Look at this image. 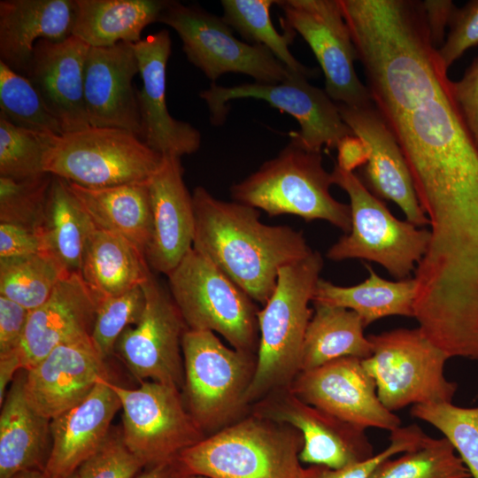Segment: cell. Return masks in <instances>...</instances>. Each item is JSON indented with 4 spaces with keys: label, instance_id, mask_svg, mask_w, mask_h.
Listing matches in <instances>:
<instances>
[{
    "label": "cell",
    "instance_id": "obj_1",
    "mask_svg": "<svg viewBox=\"0 0 478 478\" xmlns=\"http://www.w3.org/2000/svg\"><path fill=\"white\" fill-rule=\"evenodd\" d=\"M192 198L193 248L263 305L275 289L279 270L312 251L302 232L261 222L258 209L217 199L201 186Z\"/></svg>",
    "mask_w": 478,
    "mask_h": 478
},
{
    "label": "cell",
    "instance_id": "obj_2",
    "mask_svg": "<svg viewBox=\"0 0 478 478\" xmlns=\"http://www.w3.org/2000/svg\"><path fill=\"white\" fill-rule=\"evenodd\" d=\"M322 267L320 253L312 250L279 270L274 292L258 312V358L245 404L290 384L300 372L303 342L313 313L309 304Z\"/></svg>",
    "mask_w": 478,
    "mask_h": 478
},
{
    "label": "cell",
    "instance_id": "obj_3",
    "mask_svg": "<svg viewBox=\"0 0 478 478\" xmlns=\"http://www.w3.org/2000/svg\"><path fill=\"white\" fill-rule=\"evenodd\" d=\"M300 431L256 414L204 437L178 457L185 473L213 478H299Z\"/></svg>",
    "mask_w": 478,
    "mask_h": 478
},
{
    "label": "cell",
    "instance_id": "obj_4",
    "mask_svg": "<svg viewBox=\"0 0 478 478\" xmlns=\"http://www.w3.org/2000/svg\"><path fill=\"white\" fill-rule=\"evenodd\" d=\"M331 173L321 152L309 151L291 141L277 157L230 188L234 201L263 210L269 216L293 214L306 221L322 220L346 234L351 228L350 204L329 192Z\"/></svg>",
    "mask_w": 478,
    "mask_h": 478
},
{
    "label": "cell",
    "instance_id": "obj_5",
    "mask_svg": "<svg viewBox=\"0 0 478 478\" xmlns=\"http://www.w3.org/2000/svg\"><path fill=\"white\" fill-rule=\"evenodd\" d=\"M167 277L188 329L217 332L240 351L258 348L257 305L204 255L192 247Z\"/></svg>",
    "mask_w": 478,
    "mask_h": 478
},
{
    "label": "cell",
    "instance_id": "obj_6",
    "mask_svg": "<svg viewBox=\"0 0 478 478\" xmlns=\"http://www.w3.org/2000/svg\"><path fill=\"white\" fill-rule=\"evenodd\" d=\"M162 158L132 132L89 126L55 135L43 171L83 187L104 188L146 182Z\"/></svg>",
    "mask_w": 478,
    "mask_h": 478
},
{
    "label": "cell",
    "instance_id": "obj_7",
    "mask_svg": "<svg viewBox=\"0 0 478 478\" xmlns=\"http://www.w3.org/2000/svg\"><path fill=\"white\" fill-rule=\"evenodd\" d=\"M331 177L350 197L351 228L328 249L327 258L376 262L397 280L405 279L427 251L429 230L397 219L354 173L335 164Z\"/></svg>",
    "mask_w": 478,
    "mask_h": 478
},
{
    "label": "cell",
    "instance_id": "obj_8",
    "mask_svg": "<svg viewBox=\"0 0 478 478\" xmlns=\"http://www.w3.org/2000/svg\"><path fill=\"white\" fill-rule=\"evenodd\" d=\"M372 355L362 364L376 384L382 404L390 412L410 405L451 403L457 384L443 374L450 358L417 328L369 335Z\"/></svg>",
    "mask_w": 478,
    "mask_h": 478
},
{
    "label": "cell",
    "instance_id": "obj_9",
    "mask_svg": "<svg viewBox=\"0 0 478 478\" xmlns=\"http://www.w3.org/2000/svg\"><path fill=\"white\" fill-rule=\"evenodd\" d=\"M181 351L187 408L204 431L217 428L245 405L257 358L227 347L208 330L187 329Z\"/></svg>",
    "mask_w": 478,
    "mask_h": 478
},
{
    "label": "cell",
    "instance_id": "obj_10",
    "mask_svg": "<svg viewBox=\"0 0 478 478\" xmlns=\"http://www.w3.org/2000/svg\"><path fill=\"white\" fill-rule=\"evenodd\" d=\"M158 21L176 31L188 60L212 82L235 73L275 84L294 73L266 47L237 39L223 19L199 6L167 0Z\"/></svg>",
    "mask_w": 478,
    "mask_h": 478
},
{
    "label": "cell",
    "instance_id": "obj_11",
    "mask_svg": "<svg viewBox=\"0 0 478 478\" xmlns=\"http://www.w3.org/2000/svg\"><path fill=\"white\" fill-rule=\"evenodd\" d=\"M122 409V436L145 467L178 459L204 438L180 389L152 381L127 389L110 381Z\"/></svg>",
    "mask_w": 478,
    "mask_h": 478
},
{
    "label": "cell",
    "instance_id": "obj_12",
    "mask_svg": "<svg viewBox=\"0 0 478 478\" xmlns=\"http://www.w3.org/2000/svg\"><path fill=\"white\" fill-rule=\"evenodd\" d=\"M307 80L302 74L292 73L286 81L275 84L253 82L223 87L212 82L199 96L205 101L214 126L224 124L228 101L255 98L266 101L297 120L300 129L289 133L292 143L313 152H321L322 147L335 149L341 139L353 133L325 89L312 85Z\"/></svg>",
    "mask_w": 478,
    "mask_h": 478
},
{
    "label": "cell",
    "instance_id": "obj_13",
    "mask_svg": "<svg viewBox=\"0 0 478 478\" xmlns=\"http://www.w3.org/2000/svg\"><path fill=\"white\" fill-rule=\"evenodd\" d=\"M284 30L298 33L312 49L325 76V91L336 104H373L358 79L357 52L338 0H281Z\"/></svg>",
    "mask_w": 478,
    "mask_h": 478
},
{
    "label": "cell",
    "instance_id": "obj_14",
    "mask_svg": "<svg viewBox=\"0 0 478 478\" xmlns=\"http://www.w3.org/2000/svg\"><path fill=\"white\" fill-rule=\"evenodd\" d=\"M142 289L145 297L142 316L124 330L115 352L139 382L152 381L181 390L184 386L181 338L188 328L172 297L152 274Z\"/></svg>",
    "mask_w": 478,
    "mask_h": 478
},
{
    "label": "cell",
    "instance_id": "obj_15",
    "mask_svg": "<svg viewBox=\"0 0 478 478\" xmlns=\"http://www.w3.org/2000/svg\"><path fill=\"white\" fill-rule=\"evenodd\" d=\"M289 390L305 403L364 429L392 431L400 419L380 401L376 384L362 359L344 357L302 371Z\"/></svg>",
    "mask_w": 478,
    "mask_h": 478
},
{
    "label": "cell",
    "instance_id": "obj_16",
    "mask_svg": "<svg viewBox=\"0 0 478 478\" xmlns=\"http://www.w3.org/2000/svg\"><path fill=\"white\" fill-rule=\"evenodd\" d=\"M142 88L136 90L140 113V138L162 156L195 153L201 145L200 132L189 123L174 119L166 101V66L171 54V38L162 29L135 43Z\"/></svg>",
    "mask_w": 478,
    "mask_h": 478
},
{
    "label": "cell",
    "instance_id": "obj_17",
    "mask_svg": "<svg viewBox=\"0 0 478 478\" xmlns=\"http://www.w3.org/2000/svg\"><path fill=\"white\" fill-rule=\"evenodd\" d=\"M91 337L61 344L25 370L24 393L30 406L51 420L80 404L102 379H109Z\"/></svg>",
    "mask_w": 478,
    "mask_h": 478
},
{
    "label": "cell",
    "instance_id": "obj_18",
    "mask_svg": "<svg viewBox=\"0 0 478 478\" xmlns=\"http://www.w3.org/2000/svg\"><path fill=\"white\" fill-rule=\"evenodd\" d=\"M336 104L342 120L368 149L361 180L366 187L377 197L397 204L406 220L416 227L429 225L403 152L374 103L364 106Z\"/></svg>",
    "mask_w": 478,
    "mask_h": 478
},
{
    "label": "cell",
    "instance_id": "obj_19",
    "mask_svg": "<svg viewBox=\"0 0 478 478\" xmlns=\"http://www.w3.org/2000/svg\"><path fill=\"white\" fill-rule=\"evenodd\" d=\"M139 63L132 43L90 47L85 66L84 99L89 126L141 133L133 80Z\"/></svg>",
    "mask_w": 478,
    "mask_h": 478
},
{
    "label": "cell",
    "instance_id": "obj_20",
    "mask_svg": "<svg viewBox=\"0 0 478 478\" xmlns=\"http://www.w3.org/2000/svg\"><path fill=\"white\" fill-rule=\"evenodd\" d=\"M98 299L80 273H69L50 297L30 311L17 350L23 369L39 363L58 346L91 337Z\"/></svg>",
    "mask_w": 478,
    "mask_h": 478
},
{
    "label": "cell",
    "instance_id": "obj_21",
    "mask_svg": "<svg viewBox=\"0 0 478 478\" xmlns=\"http://www.w3.org/2000/svg\"><path fill=\"white\" fill-rule=\"evenodd\" d=\"M89 48L73 35L61 42L40 40L24 74L64 133L89 127L84 99L85 66Z\"/></svg>",
    "mask_w": 478,
    "mask_h": 478
},
{
    "label": "cell",
    "instance_id": "obj_22",
    "mask_svg": "<svg viewBox=\"0 0 478 478\" xmlns=\"http://www.w3.org/2000/svg\"><path fill=\"white\" fill-rule=\"evenodd\" d=\"M274 403L264 416L300 431V461L339 469L375 455L364 428L305 403L289 389Z\"/></svg>",
    "mask_w": 478,
    "mask_h": 478
},
{
    "label": "cell",
    "instance_id": "obj_23",
    "mask_svg": "<svg viewBox=\"0 0 478 478\" xmlns=\"http://www.w3.org/2000/svg\"><path fill=\"white\" fill-rule=\"evenodd\" d=\"M148 185L152 235L146 259L154 270L168 275L193 247L195 232L193 198L184 183L181 158L163 156Z\"/></svg>",
    "mask_w": 478,
    "mask_h": 478
},
{
    "label": "cell",
    "instance_id": "obj_24",
    "mask_svg": "<svg viewBox=\"0 0 478 478\" xmlns=\"http://www.w3.org/2000/svg\"><path fill=\"white\" fill-rule=\"evenodd\" d=\"M120 409L110 379H102L84 400L52 419L46 478H66L75 473L105 440Z\"/></svg>",
    "mask_w": 478,
    "mask_h": 478
},
{
    "label": "cell",
    "instance_id": "obj_25",
    "mask_svg": "<svg viewBox=\"0 0 478 478\" xmlns=\"http://www.w3.org/2000/svg\"><path fill=\"white\" fill-rule=\"evenodd\" d=\"M74 0H1L0 61L24 75L40 40L72 35Z\"/></svg>",
    "mask_w": 478,
    "mask_h": 478
},
{
    "label": "cell",
    "instance_id": "obj_26",
    "mask_svg": "<svg viewBox=\"0 0 478 478\" xmlns=\"http://www.w3.org/2000/svg\"><path fill=\"white\" fill-rule=\"evenodd\" d=\"M25 370L15 376L0 414V478L30 469L44 471L50 450V420L37 413L24 393Z\"/></svg>",
    "mask_w": 478,
    "mask_h": 478
},
{
    "label": "cell",
    "instance_id": "obj_27",
    "mask_svg": "<svg viewBox=\"0 0 478 478\" xmlns=\"http://www.w3.org/2000/svg\"><path fill=\"white\" fill-rule=\"evenodd\" d=\"M66 183L96 227L126 238L146 254L152 235L148 181L104 188Z\"/></svg>",
    "mask_w": 478,
    "mask_h": 478
},
{
    "label": "cell",
    "instance_id": "obj_28",
    "mask_svg": "<svg viewBox=\"0 0 478 478\" xmlns=\"http://www.w3.org/2000/svg\"><path fill=\"white\" fill-rule=\"evenodd\" d=\"M80 274L100 300L141 287L151 272L145 254L138 247L93 225Z\"/></svg>",
    "mask_w": 478,
    "mask_h": 478
},
{
    "label": "cell",
    "instance_id": "obj_29",
    "mask_svg": "<svg viewBox=\"0 0 478 478\" xmlns=\"http://www.w3.org/2000/svg\"><path fill=\"white\" fill-rule=\"evenodd\" d=\"M72 35L89 47L135 43L143 30L156 22L167 0H74Z\"/></svg>",
    "mask_w": 478,
    "mask_h": 478
},
{
    "label": "cell",
    "instance_id": "obj_30",
    "mask_svg": "<svg viewBox=\"0 0 478 478\" xmlns=\"http://www.w3.org/2000/svg\"><path fill=\"white\" fill-rule=\"evenodd\" d=\"M366 268L368 278L354 286H338L320 278L312 303L351 310L360 317L365 328L388 316L413 318L415 279L391 281L380 277L370 266L366 265Z\"/></svg>",
    "mask_w": 478,
    "mask_h": 478
},
{
    "label": "cell",
    "instance_id": "obj_31",
    "mask_svg": "<svg viewBox=\"0 0 478 478\" xmlns=\"http://www.w3.org/2000/svg\"><path fill=\"white\" fill-rule=\"evenodd\" d=\"M314 308L303 342L300 372L340 358L365 359L372 355V344L355 312L327 305H314Z\"/></svg>",
    "mask_w": 478,
    "mask_h": 478
},
{
    "label": "cell",
    "instance_id": "obj_32",
    "mask_svg": "<svg viewBox=\"0 0 478 478\" xmlns=\"http://www.w3.org/2000/svg\"><path fill=\"white\" fill-rule=\"evenodd\" d=\"M93 223L68 189L53 176L46 200L43 235L49 253L69 273H80Z\"/></svg>",
    "mask_w": 478,
    "mask_h": 478
},
{
    "label": "cell",
    "instance_id": "obj_33",
    "mask_svg": "<svg viewBox=\"0 0 478 478\" xmlns=\"http://www.w3.org/2000/svg\"><path fill=\"white\" fill-rule=\"evenodd\" d=\"M223 20L247 41L266 47L290 72L306 78L317 76V70L301 64L290 52L295 32L281 35L270 18L274 0H222Z\"/></svg>",
    "mask_w": 478,
    "mask_h": 478
},
{
    "label": "cell",
    "instance_id": "obj_34",
    "mask_svg": "<svg viewBox=\"0 0 478 478\" xmlns=\"http://www.w3.org/2000/svg\"><path fill=\"white\" fill-rule=\"evenodd\" d=\"M68 274L49 253L0 258V296L32 311L46 302Z\"/></svg>",
    "mask_w": 478,
    "mask_h": 478
},
{
    "label": "cell",
    "instance_id": "obj_35",
    "mask_svg": "<svg viewBox=\"0 0 478 478\" xmlns=\"http://www.w3.org/2000/svg\"><path fill=\"white\" fill-rule=\"evenodd\" d=\"M369 478H471V474L447 438L428 436L420 447L380 463Z\"/></svg>",
    "mask_w": 478,
    "mask_h": 478
},
{
    "label": "cell",
    "instance_id": "obj_36",
    "mask_svg": "<svg viewBox=\"0 0 478 478\" xmlns=\"http://www.w3.org/2000/svg\"><path fill=\"white\" fill-rule=\"evenodd\" d=\"M0 116L25 129L52 135L64 134L30 81L1 61Z\"/></svg>",
    "mask_w": 478,
    "mask_h": 478
},
{
    "label": "cell",
    "instance_id": "obj_37",
    "mask_svg": "<svg viewBox=\"0 0 478 478\" xmlns=\"http://www.w3.org/2000/svg\"><path fill=\"white\" fill-rule=\"evenodd\" d=\"M410 414L441 431L455 448L471 477L478 478V407L452 403L419 404Z\"/></svg>",
    "mask_w": 478,
    "mask_h": 478
},
{
    "label": "cell",
    "instance_id": "obj_38",
    "mask_svg": "<svg viewBox=\"0 0 478 478\" xmlns=\"http://www.w3.org/2000/svg\"><path fill=\"white\" fill-rule=\"evenodd\" d=\"M55 135L17 127L0 116V177L21 181L39 177Z\"/></svg>",
    "mask_w": 478,
    "mask_h": 478
},
{
    "label": "cell",
    "instance_id": "obj_39",
    "mask_svg": "<svg viewBox=\"0 0 478 478\" xmlns=\"http://www.w3.org/2000/svg\"><path fill=\"white\" fill-rule=\"evenodd\" d=\"M52 175L28 180L0 177V222L43 233L46 200Z\"/></svg>",
    "mask_w": 478,
    "mask_h": 478
},
{
    "label": "cell",
    "instance_id": "obj_40",
    "mask_svg": "<svg viewBox=\"0 0 478 478\" xmlns=\"http://www.w3.org/2000/svg\"><path fill=\"white\" fill-rule=\"evenodd\" d=\"M144 305L142 286L98 300L91 340L104 359L115 352L117 342L124 330L139 321Z\"/></svg>",
    "mask_w": 478,
    "mask_h": 478
},
{
    "label": "cell",
    "instance_id": "obj_41",
    "mask_svg": "<svg viewBox=\"0 0 478 478\" xmlns=\"http://www.w3.org/2000/svg\"><path fill=\"white\" fill-rule=\"evenodd\" d=\"M428 438V436L417 425L400 426L390 432L389 444L372 459L339 469L319 465L302 466L299 478H369L380 463L396 454L420 447Z\"/></svg>",
    "mask_w": 478,
    "mask_h": 478
},
{
    "label": "cell",
    "instance_id": "obj_42",
    "mask_svg": "<svg viewBox=\"0 0 478 478\" xmlns=\"http://www.w3.org/2000/svg\"><path fill=\"white\" fill-rule=\"evenodd\" d=\"M144 468L127 446L120 428L111 429L100 447L77 469L79 478H135Z\"/></svg>",
    "mask_w": 478,
    "mask_h": 478
},
{
    "label": "cell",
    "instance_id": "obj_43",
    "mask_svg": "<svg viewBox=\"0 0 478 478\" xmlns=\"http://www.w3.org/2000/svg\"><path fill=\"white\" fill-rule=\"evenodd\" d=\"M449 26L447 39L438 49L439 57L447 69L467 49L478 44V0L455 9Z\"/></svg>",
    "mask_w": 478,
    "mask_h": 478
},
{
    "label": "cell",
    "instance_id": "obj_44",
    "mask_svg": "<svg viewBox=\"0 0 478 478\" xmlns=\"http://www.w3.org/2000/svg\"><path fill=\"white\" fill-rule=\"evenodd\" d=\"M41 253H49L43 233L17 224L0 222V258Z\"/></svg>",
    "mask_w": 478,
    "mask_h": 478
},
{
    "label": "cell",
    "instance_id": "obj_45",
    "mask_svg": "<svg viewBox=\"0 0 478 478\" xmlns=\"http://www.w3.org/2000/svg\"><path fill=\"white\" fill-rule=\"evenodd\" d=\"M29 312L24 306L0 296V354L19 347Z\"/></svg>",
    "mask_w": 478,
    "mask_h": 478
},
{
    "label": "cell",
    "instance_id": "obj_46",
    "mask_svg": "<svg viewBox=\"0 0 478 478\" xmlns=\"http://www.w3.org/2000/svg\"><path fill=\"white\" fill-rule=\"evenodd\" d=\"M452 91L464 119L478 143V57L459 81H452Z\"/></svg>",
    "mask_w": 478,
    "mask_h": 478
},
{
    "label": "cell",
    "instance_id": "obj_47",
    "mask_svg": "<svg viewBox=\"0 0 478 478\" xmlns=\"http://www.w3.org/2000/svg\"><path fill=\"white\" fill-rule=\"evenodd\" d=\"M421 5L432 42L437 48L436 45L443 41L445 27L449 25L456 7L449 0H427L421 2Z\"/></svg>",
    "mask_w": 478,
    "mask_h": 478
},
{
    "label": "cell",
    "instance_id": "obj_48",
    "mask_svg": "<svg viewBox=\"0 0 478 478\" xmlns=\"http://www.w3.org/2000/svg\"><path fill=\"white\" fill-rule=\"evenodd\" d=\"M337 162L339 168L345 172L353 171L365 166L369 158L366 145L355 135L343 137L337 144Z\"/></svg>",
    "mask_w": 478,
    "mask_h": 478
},
{
    "label": "cell",
    "instance_id": "obj_49",
    "mask_svg": "<svg viewBox=\"0 0 478 478\" xmlns=\"http://www.w3.org/2000/svg\"><path fill=\"white\" fill-rule=\"evenodd\" d=\"M20 369L23 370V366L17 350L0 354V405L4 400L8 384Z\"/></svg>",
    "mask_w": 478,
    "mask_h": 478
},
{
    "label": "cell",
    "instance_id": "obj_50",
    "mask_svg": "<svg viewBox=\"0 0 478 478\" xmlns=\"http://www.w3.org/2000/svg\"><path fill=\"white\" fill-rule=\"evenodd\" d=\"M187 475L178 459L145 467L135 478H182Z\"/></svg>",
    "mask_w": 478,
    "mask_h": 478
},
{
    "label": "cell",
    "instance_id": "obj_51",
    "mask_svg": "<svg viewBox=\"0 0 478 478\" xmlns=\"http://www.w3.org/2000/svg\"><path fill=\"white\" fill-rule=\"evenodd\" d=\"M11 478H46L42 470L30 469L16 473Z\"/></svg>",
    "mask_w": 478,
    "mask_h": 478
},
{
    "label": "cell",
    "instance_id": "obj_52",
    "mask_svg": "<svg viewBox=\"0 0 478 478\" xmlns=\"http://www.w3.org/2000/svg\"><path fill=\"white\" fill-rule=\"evenodd\" d=\"M182 478H213V477L199 475V474H189V475L183 476Z\"/></svg>",
    "mask_w": 478,
    "mask_h": 478
},
{
    "label": "cell",
    "instance_id": "obj_53",
    "mask_svg": "<svg viewBox=\"0 0 478 478\" xmlns=\"http://www.w3.org/2000/svg\"><path fill=\"white\" fill-rule=\"evenodd\" d=\"M66 478H79L77 471Z\"/></svg>",
    "mask_w": 478,
    "mask_h": 478
}]
</instances>
